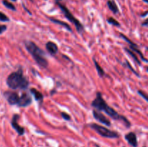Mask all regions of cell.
<instances>
[{
    "mask_svg": "<svg viewBox=\"0 0 148 147\" xmlns=\"http://www.w3.org/2000/svg\"><path fill=\"white\" fill-rule=\"evenodd\" d=\"M91 106L95 108L96 110L103 111V112H106L108 116H110L115 120L122 121L127 128H129L131 127V122L125 116L119 114L118 112H116L114 108H111L106 103L105 99L103 98V95L101 92H96V97L92 100Z\"/></svg>",
    "mask_w": 148,
    "mask_h": 147,
    "instance_id": "1",
    "label": "cell"
},
{
    "mask_svg": "<svg viewBox=\"0 0 148 147\" xmlns=\"http://www.w3.org/2000/svg\"><path fill=\"white\" fill-rule=\"evenodd\" d=\"M7 84L11 89L26 90L28 88L29 81L23 74V70L20 67L18 70L10 74L7 78Z\"/></svg>",
    "mask_w": 148,
    "mask_h": 147,
    "instance_id": "2",
    "label": "cell"
},
{
    "mask_svg": "<svg viewBox=\"0 0 148 147\" xmlns=\"http://www.w3.org/2000/svg\"><path fill=\"white\" fill-rule=\"evenodd\" d=\"M25 46L39 66L43 69H46L49 66V61L46 57V53L34 42L26 40L25 41Z\"/></svg>",
    "mask_w": 148,
    "mask_h": 147,
    "instance_id": "3",
    "label": "cell"
},
{
    "mask_svg": "<svg viewBox=\"0 0 148 147\" xmlns=\"http://www.w3.org/2000/svg\"><path fill=\"white\" fill-rule=\"evenodd\" d=\"M56 4L58 5V7L60 8V10H62V12H63V14H64L65 17L69 20V22L72 23V24H75V27H76L77 31L79 33H82L84 31V26L82 23L79 22V20H78L73 14L71 13V12L68 10L67 7L66 6H64V4H61L59 1H56Z\"/></svg>",
    "mask_w": 148,
    "mask_h": 147,
    "instance_id": "4",
    "label": "cell"
},
{
    "mask_svg": "<svg viewBox=\"0 0 148 147\" xmlns=\"http://www.w3.org/2000/svg\"><path fill=\"white\" fill-rule=\"evenodd\" d=\"M88 126L104 138H118L119 137V134L116 131H111V130L108 129V128H106L103 125H98L97 123H90L88 125Z\"/></svg>",
    "mask_w": 148,
    "mask_h": 147,
    "instance_id": "5",
    "label": "cell"
},
{
    "mask_svg": "<svg viewBox=\"0 0 148 147\" xmlns=\"http://www.w3.org/2000/svg\"><path fill=\"white\" fill-rule=\"evenodd\" d=\"M4 96L10 105H17L20 99L18 93L13 91H6L4 93Z\"/></svg>",
    "mask_w": 148,
    "mask_h": 147,
    "instance_id": "6",
    "label": "cell"
},
{
    "mask_svg": "<svg viewBox=\"0 0 148 147\" xmlns=\"http://www.w3.org/2000/svg\"><path fill=\"white\" fill-rule=\"evenodd\" d=\"M20 115L19 114H14L13 115L12 118L11 125L15 130V131L19 135H23L25 133V128L23 127L20 126L18 124V120L20 119Z\"/></svg>",
    "mask_w": 148,
    "mask_h": 147,
    "instance_id": "7",
    "label": "cell"
},
{
    "mask_svg": "<svg viewBox=\"0 0 148 147\" xmlns=\"http://www.w3.org/2000/svg\"><path fill=\"white\" fill-rule=\"evenodd\" d=\"M32 103V97L27 92H23L20 97V99L17 103V106L20 108H26L31 105Z\"/></svg>",
    "mask_w": 148,
    "mask_h": 147,
    "instance_id": "8",
    "label": "cell"
},
{
    "mask_svg": "<svg viewBox=\"0 0 148 147\" xmlns=\"http://www.w3.org/2000/svg\"><path fill=\"white\" fill-rule=\"evenodd\" d=\"M92 115H93L94 118L95 120L99 121L101 123L104 124V125H107V126H111V120L108 118H106L103 114L101 113L100 111L96 110H92Z\"/></svg>",
    "mask_w": 148,
    "mask_h": 147,
    "instance_id": "9",
    "label": "cell"
},
{
    "mask_svg": "<svg viewBox=\"0 0 148 147\" xmlns=\"http://www.w3.org/2000/svg\"><path fill=\"white\" fill-rule=\"evenodd\" d=\"M125 139L127 140L129 144H130L132 147H137V146H138L137 135L134 132H130L126 134Z\"/></svg>",
    "mask_w": 148,
    "mask_h": 147,
    "instance_id": "10",
    "label": "cell"
},
{
    "mask_svg": "<svg viewBox=\"0 0 148 147\" xmlns=\"http://www.w3.org/2000/svg\"><path fill=\"white\" fill-rule=\"evenodd\" d=\"M46 48L48 50V52L53 56L56 54L58 53V50H59L58 46L56 45V43H55L53 41L47 42L46 43Z\"/></svg>",
    "mask_w": 148,
    "mask_h": 147,
    "instance_id": "11",
    "label": "cell"
},
{
    "mask_svg": "<svg viewBox=\"0 0 148 147\" xmlns=\"http://www.w3.org/2000/svg\"><path fill=\"white\" fill-rule=\"evenodd\" d=\"M30 93L33 95L34 97V99H36L37 102H40V104H42L43 102V99H44V97H43V95L38 91V89H36V88H31L30 89Z\"/></svg>",
    "mask_w": 148,
    "mask_h": 147,
    "instance_id": "12",
    "label": "cell"
},
{
    "mask_svg": "<svg viewBox=\"0 0 148 147\" xmlns=\"http://www.w3.org/2000/svg\"><path fill=\"white\" fill-rule=\"evenodd\" d=\"M107 5H108V9H109L114 14H116L119 12V10L118 6H117L116 3L115 2L114 0H108V1H107Z\"/></svg>",
    "mask_w": 148,
    "mask_h": 147,
    "instance_id": "13",
    "label": "cell"
},
{
    "mask_svg": "<svg viewBox=\"0 0 148 147\" xmlns=\"http://www.w3.org/2000/svg\"><path fill=\"white\" fill-rule=\"evenodd\" d=\"M49 20H50L51 22H52L56 23V24H59V25L63 26V27H64L65 28H66L67 30H69V31H70V32L72 31V27H71V26L69 25V24H68V23L62 21V20H58V19L52 18V17H49Z\"/></svg>",
    "mask_w": 148,
    "mask_h": 147,
    "instance_id": "14",
    "label": "cell"
},
{
    "mask_svg": "<svg viewBox=\"0 0 148 147\" xmlns=\"http://www.w3.org/2000/svg\"><path fill=\"white\" fill-rule=\"evenodd\" d=\"M93 62H94V64H95V68H96L97 73H98V76H99L100 77H102V78L104 77V76H106V72L105 71H104V69L100 66L99 63H98V61H97L95 59H93Z\"/></svg>",
    "mask_w": 148,
    "mask_h": 147,
    "instance_id": "15",
    "label": "cell"
},
{
    "mask_svg": "<svg viewBox=\"0 0 148 147\" xmlns=\"http://www.w3.org/2000/svg\"><path fill=\"white\" fill-rule=\"evenodd\" d=\"M124 50H125V51L127 52V53H128V54L130 55L132 58L133 60H134L136 63H138L139 65H140V66H141V62H140V59H138V57L137 56V55L134 53V52H133L132 50H130V49L128 48H124Z\"/></svg>",
    "mask_w": 148,
    "mask_h": 147,
    "instance_id": "16",
    "label": "cell"
},
{
    "mask_svg": "<svg viewBox=\"0 0 148 147\" xmlns=\"http://www.w3.org/2000/svg\"><path fill=\"white\" fill-rule=\"evenodd\" d=\"M2 4H4L7 9H9V10H12V11H15L16 10V7H14V4H13L12 3L10 2V1H7V0H3Z\"/></svg>",
    "mask_w": 148,
    "mask_h": 147,
    "instance_id": "17",
    "label": "cell"
},
{
    "mask_svg": "<svg viewBox=\"0 0 148 147\" xmlns=\"http://www.w3.org/2000/svg\"><path fill=\"white\" fill-rule=\"evenodd\" d=\"M107 22H108V24H111V25L116 26V27H119V26L121 25V24H120L116 19H114V17H109V18L107 20Z\"/></svg>",
    "mask_w": 148,
    "mask_h": 147,
    "instance_id": "18",
    "label": "cell"
},
{
    "mask_svg": "<svg viewBox=\"0 0 148 147\" xmlns=\"http://www.w3.org/2000/svg\"><path fill=\"white\" fill-rule=\"evenodd\" d=\"M125 63H126V64H127V67H128L129 69H130V70H131L132 71L133 73H134V74L136 75V76H138V77H140V74H138V72H137V71H136L134 70V69H133V67H132V66H131V64H130V62H129L128 61H127V60H126V61H125Z\"/></svg>",
    "mask_w": 148,
    "mask_h": 147,
    "instance_id": "19",
    "label": "cell"
},
{
    "mask_svg": "<svg viewBox=\"0 0 148 147\" xmlns=\"http://www.w3.org/2000/svg\"><path fill=\"white\" fill-rule=\"evenodd\" d=\"M0 21L1 22H9L10 21V18L6 15L5 14H4L3 12H0Z\"/></svg>",
    "mask_w": 148,
    "mask_h": 147,
    "instance_id": "20",
    "label": "cell"
},
{
    "mask_svg": "<svg viewBox=\"0 0 148 147\" xmlns=\"http://www.w3.org/2000/svg\"><path fill=\"white\" fill-rule=\"evenodd\" d=\"M138 92L139 95H140L143 99H145L147 102H148V95L147 93H145V92L143 90H138V92Z\"/></svg>",
    "mask_w": 148,
    "mask_h": 147,
    "instance_id": "21",
    "label": "cell"
},
{
    "mask_svg": "<svg viewBox=\"0 0 148 147\" xmlns=\"http://www.w3.org/2000/svg\"><path fill=\"white\" fill-rule=\"evenodd\" d=\"M61 115H62V118H63L64 120H65L69 121L71 120V116L69 115V114L66 113V112H62V113H61Z\"/></svg>",
    "mask_w": 148,
    "mask_h": 147,
    "instance_id": "22",
    "label": "cell"
},
{
    "mask_svg": "<svg viewBox=\"0 0 148 147\" xmlns=\"http://www.w3.org/2000/svg\"><path fill=\"white\" fill-rule=\"evenodd\" d=\"M7 27L5 24H0V35L2 34L4 32H5L7 30Z\"/></svg>",
    "mask_w": 148,
    "mask_h": 147,
    "instance_id": "23",
    "label": "cell"
},
{
    "mask_svg": "<svg viewBox=\"0 0 148 147\" xmlns=\"http://www.w3.org/2000/svg\"><path fill=\"white\" fill-rule=\"evenodd\" d=\"M142 25H143V26L148 25V19H147L146 20H145L144 22H143V23H142Z\"/></svg>",
    "mask_w": 148,
    "mask_h": 147,
    "instance_id": "24",
    "label": "cell"
},
{
    "mask_svg": "<svg viewBox=\"0 0 148 147\" xmlns=\"http://www.w3.org/2000/svg\"><path fill=\"white\" fill-rule=\"evenodd\" d=\"M148 14V11L147 12H145L144 14H141V17H145V16H146L147 15V14Z\"/></svg>",
    "mask_w": 148,
    "mask_h": 147,
    "instance_id": "25",
    "label": "cell"
},
{
    "mask_svg": "<svg viewBox=\"0 0 148 147\" xmlns=\"http://www.w3.org/2000/svg\"><path fill=\"white\" fill-rule=\"evenodd\" d=\"M143 1H145V2L147 3V4H148V0H143Z\"/></svg>",
    "mask_w": 148,
    "mask_h": 147,
    "instance_id": "26",
    "label": "cell"
},
{
    "mask_svg": "<svg viewBox=\"0 0 148 147\" xmlns=\"http://www.w3.org/2000/svg\"><path fill=\"white\" fill-rule=\"evenodd\" d=\"M146 70H147V71L148 72V66L147 67H146Z\"/></svg>",
    "mask_w": 148,
    "mask_h": 147,
    "instance_id": "27",
    "label": "cell"
},
{
    "mask_svg": "<svg viewBox=\"0 0 148 147\" xmlns=\"http://www.w3.org/2000/svg\"><path fill=\"white\" fill-rule=\"evenodd\" d=\"M95 146H96V147H100L99 145H95Z\"/></svg>",
    "mask_w": 148,
    "mask_h": 147,
    "instance_id": "28",
    "label": "cell"
},
{
    "mask_svg": "<svg viewBox=\"0 0 148 147\" xmlns=\"http://www.w3.org/2000/svg\"><path fill=\"white\" fill-rule=\"evenodd\" d=\"M11 1H17V0H11Z\"/></svg>",
    "mask_w": 148,
    "mask_h": 147,
    "instance_id": "29",
    "label": "cell"
},
{
    "mask_svg": "<svg viewBox=\"0 0 148 147\" xmlns=\"http://www.w3.org/2000/svg\"><path fill=\"white\" fill-rule=\"evenodd\" d=\"M56 1H62V0H56Z\"/></svg>",
    "mask_w": 148,
    "mask_h": 147,
    "instance_id": "30",
    "label": "cell"
},
{
    "mask_svg": "<svg viewBox=\"0 0 148 147\" xmlns=\"http://www.w3.org/2000/svg\"><path fill=\"white\" fill-rule=\"evenodd\" d=\"M147 48V50H148V47H147V48Z\"/></svg>",
    "mask_w": 148,
    "mask_h": 147,
    "instance_id": "31",
    "label": "cell"
},
{
    "mask_svg": "<svg viewBox=\"0 0 148 147\" xmlns=\"http://www.w3.org/2000/svg\"><path fill=\"white\" fill-rule=\"evenodd\" d=\"M30 1H33V0H30Z\"/></svg>",
    "mask_w": 148,
    "mask_h": 147,
    "instance_id": "32",
    "label": "cell"
},
{
    "mask_svg": "<svg viewBox=\"0 0 148 147\" xmlns=\"http://www.w3.org/2000/svg\"><path fill=\"white\" fill-rule=\"evenodd\" d=\"M143 147H145V146H143Z\"/></svg>",
    "mask_w": 148,
    "mask_h": 147,
    "instance_id": "33",
    "label": "cell"
},
{
    "mask_svg": "<svg viewBox=\"0 0 148 147\" xmlns=\"http://www.w3.org/2000/svg\"><path fill=\"white\" fill-rule=\"evenodd\" d=\"M124 147H125V146H124Z\"/></svg>",
    "mask_w": 148,
    "mask_h": 147,
    "instance_id": "34",
    "label": "cell"
}]
</instances>
